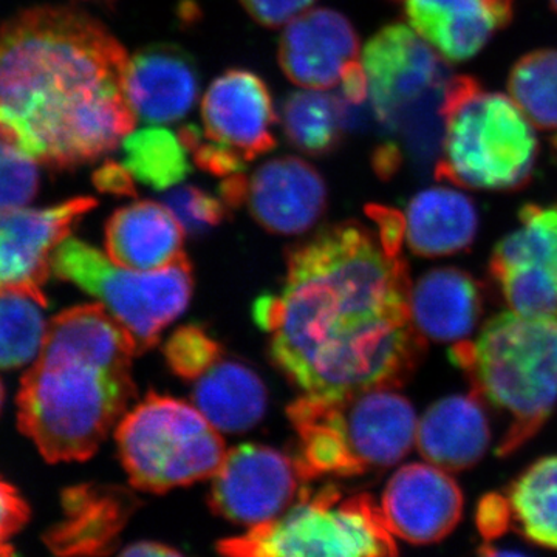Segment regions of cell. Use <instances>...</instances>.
Masks as SVG:
<instances>
[{
    "mask_svg": "<svg viewBox=\"0 0 557 557\" xmlns=\"http://www.w3.org/2000/svg\"><path fill=\"white\" fill-rule=\"evenodd\" d=\"M134 175L123 164L116 161H104L94 174V185L98 190L104 194H112V196L121 197H135L137 189H135Z\"/></svg>",
    "mask_w": 557,
    "mask_h": 557,
    "instance_id": "37",
    "label": "cell"
},
{
    "mask_svg": "<svg viewBox=\"0 0 557 557\" xmlns=\"http://www.w3.org/2000/svg\"><path fill=\"white\" fill-rule=\"evenodd\" d=\"M127 51L84 11L35 7L0 25V137L38 163L73 171L134 131Z\"/></svg>",
    "mask_w": 557,
    "mask_h": 557,
    "instance_id": "2",
    "label": "cell"
},
{
    "mask_svg": "<svg viewBox=\"0 0 557 557\" xmlns=\"http://www.w3.org/2000/svg\"><path fill=\"white\" fill-rule=\"evenodd\" d=\"M401 152L395 143H384L373 152L372 166L381 178L387 180L397 174L399 164H401Z\"/></svg>",
    "mask_w": 557,
    "mask_h": 557,
    "instance_id": "40",
    "label": "cell"
},
{
    "mask_svg": "<svg viewBox=\"0 0 557 557\" xmlns=\"http://www.w3.org/2000/svg\"><path fill=\"white\" fill-rule=\"evenodd\" d=\"M164 357L175 375L196 381L222 358V348L205 330L188 325L168 339Z\"/></svg>",
    "mask_w": 557,
    "mask_h": 557,
    "instance_id": "32",
    "label": "cell"
},
{
    "mask_svg": "<svg viewBox=\"0 0 557 557\" xmlns=\"http://www.w3.org/2000/svg\"><path fill=\"white\" fill-rule=\"evenodd\" d=\"M219 432L196 406L149 394L121 418L116 443L132 485L160 494L214 478L226 456Z\"/></svg>",
    "mask_w": 557,
    "mask_h": 557,
    "instance_id": "8",
    "label": "cell"
},
{
    "mask_svg": "<svg viewBox=\"0 0 557 557\" xmlns=\"http://www.w3.org/2000/svg\"><path fill=\"white\" fill-rule=\"evenodd\" d=\"M64 520L46 534L47 547L57 555H104L115 545L137 500L116 486L70 487L62 496Z\"/></svg>",
    "mask_w": 557,
    "mask_h": 557,
    "instance_id": "20",
    "label": "cell"
},
{
    "mask_svg": "<svg viewBox=\"0 0 557 557\" xmlns=\"http://www.w3.org/2000/svg\"><path fill=\"white\" fill-rule=\"evenodd\" d=\"M46 295L28 288H0V369H17L38 358L47 324Z\"/></svg>",
    "mask_w": 557,
    "mask_h": 557,
    "instance_id": "28",
    "label": "cell"
},
{
    "mask_svg": "<svg viewBox=\"0 0 557 557\" xmlns=\"http://www.w3.org/2000/svg\"><path fill=\"white\" fill-rule=\"evenodd\" d=\"M362 65L373 112L383 126L421 138L442 129L440 113L448 76L434 47L412 27L391 24L366 46Z\"/></svg>",
    "mask_w": 557,
    "mask_h": 557,
    "instance_id": "10",
    "label": "cell"
},
{
    "mask_svg": "<svg viewBox=\"0 0 557 557\" xmlns=\"http://www.w3.org/2000/svg\"><path fill=\"white\" fill-rule=\"evenodd\" d=\"M226 556L359 557L397 553L381 508L366 494L344 496L335 486L309 491L284 515L218 545Z\"/></svg>",
    "mask_w": 557,
    "mask_h": 557,
    "instance_id": "7",
    "label": "cell"
},
{
    "mask_svg": "<svg viewBox=\"0 0 557 557\" xmlns=\"http://www.w3.org/2000/svg\"><path fill=\"white\" fill-rule=\"evenodd\" d=\"M205 138L207 137H201L189 152L201 171L215 177H228L231 174L245 171L248 161H245L240 153L212 139L208 138V141H205Z\"/></svg>",
    "mask_w": 557,
    "mask_h": 557,
    "instance_id": "34",
    "label": "cell"
},
{
    "mask_svg": "<svg viewBox=\"0 0 557 557\" xmlns=\"http://www.w3.org/2000/svg\"><path fill=\"white\" fill-rule=\"evenodd\" d=\"M508 90L533 126L557 132L556 49L531 51L520 58L509 73Z\"/></svg>",
    "mask_w": 557,
    "mask_h": 557,
    "instance_id": "30",
    "label": "cell"
},
{
    "mask_svg": "<svg viewBox=\"0 0 557 557\" xmlns=\"http://www.w3.org/2000/svg\"><path fill=\"white\" fill-rule=\"evenodd\" d=\"M121 555L132 557H174L182 555V553L170 547V545L160 544V542H137V544H132L131 547L124 548Z\"/></svg>",
    "mask_w": 557,
    "mask_h": 557,
    "instance_id": "41",
    "label": "cell"
},
{
    "mask_svg": "<svg viewBox=\"0 0 557 557\" xmlns=\"http://www.w3.org/2000/svg\"><path fill=\"white\" fill-rule=\"evenodd\" d=\"M193 405L220 432L240 434L262 420L265 384L248 366L220 358L196 380Z\"/></svg>",
    "mask_w": 557,
    "mask_h": 557,
    "instance_id": "25",
    "label": "cell"
},
{
    "mask_svg": "<svg viewBox=\"0 0 557 557\" xmlns=\"http://www.w3.org/2000/svg\"><path fill=\"white\" fill-rule=\"evenodd\" d=\"M39 183L36 160L0 137V209L27 207L38 194Z\"/></svg>",
    "mask_w": 557,
    "mask_h": 557,
    "instance_id": "31",
    "label": "cell"
},
{
    "mask_svg": "<svg viewBox=\"0 0 557 557\" xmlns=\"http://www.w3.org/2000/svg\"><path fill=\"white\" fill-rule=\"evenodd\" d=\"M51 273L100 300L127 330L138 354L159 343L161 332L189 306L193 270L188 258L166 269L121 267L86 242L67 237L51 258Z\"/></svg>",
    "mask_w": 557,
    "mask_h": 557,
    "instance_id": "9",
    "label": "cell"
},
{
    "mask_svg": "<svg viewBox=\"0 0 557 557\" xmlns=\"http://www.w3.org/2000/svg\"><path fill=\"white\" fill-rule=\"evenodd\" d=\"M249 178L244 172L231 174L220 185V199L225 201L226 207L237 208L247 203Z\"/></svg>",
    "mask_w": 557,
    "mask_h": 557,
    "instance_id": "39",
    "label": "cell"
},
{
    "mask_svg": "<svg viewBox=\"0 0 557 557\" xmlns=\"http://www.w3.org/2000/svg\"><path fill=\"white\" fill-rule=\"evenodd\" d=\"M490 267L509 310L557 314V203L520 209L518 228L498 242Z\"/></svg>",
    "mask_w": 557,
    "mask_h": 557,
    "instance_id": "12",
    "label": "cell"
},
{
    "mask_svg": "<svg viewBox=\"0 0 557 557\" xmlns=\"http://www.w3.org/2000/svg\"><path fill=\"white\" fill-rule=\"evenodd\" d=\"M185 228L164 203L139 200L116 209L106 225V255L138 271L166 269L185 258Z\"/></svg>",
    "mask_w": 557,
    "mask_h": 557,
    "instance_id": "21",
    "label": "cell"
},
{
    "mask_svg": "<svg viewBox=\"0 0 557 557\" xmlns=\"http://www.w3.org/2000/svg\"><path fill=\"white\" fill-rule=\"evenodd\" d=\"M490 442V421L482 403L472 395L438 399L418 421V450L429 463L445 471L474 467Z\"/></svg>",
    "mask_w": 557,
    "mask_h": 557,
    "instance_id": "22",
    "label": "cell"
},
{
    "mask_svg": "<svg viewBox=\"0 0 557 557\" xmlns=\"http://www.w3.org/2000/svg\"><path fill=\"white\" fill-rule=\"evenodd\" d=\"M298 463L262 445H240L212 478L211 508L237 525L258 527L284 515L306 491Z\"/></svg>",
    "mask_w": 557,
    "mask_h": 557,
    "instance_id": "11",
    "label": "cell"
},
{
    "mask_svg": "<svg viewBox=\"0 0 557 557\" xmlns=\"http://www.w3.org/2000/svg\"><path fill=\"white\" fill-rule=\"evenodd\" d=\"M347 104L324 90L292 91L281 106L282 131L289 145L307 156L333 152L347 124Z\"/></svg>",
    "mask_w": 557,
    "mask_h": 557,
    "instance_id": "26",
    "label": "cell"
},
{
    "mask_svg": "<svg viewBox=\"0 0 557 557\" xmlns=\"http://www.w3.org/2000/svg\"><path fill=\"white\" fill-rule=\"evenodd\" d=\"M97 205L78 197L44 209H0V288L42 292L53 252Z\"/></svg>",
    "mask_w": 557,
    "mask_h": 557,
    "instance_id": "13",
    "label": "cell"
},
{
    "mask_svg": "<svg viewBox=\"0 0 557 557\" xmlns=\"http://www.w3.org/2000/svg\"><path fill=\"white\" fill-rule=\"evenodd\" d=\"M515 0H406V17L445 61L471 60L507 27Z\"/></svg>",
    "mask_w": 557,
    "mask_h": 557,
    "instance_id": "19",
    "label": "cell"
},
{
    "mask_svg": "<svg viewBox=\"0 0 557 557\" xmlns=\"http://www.w3.org/2000/svg\"><path fill=\"white\" fill-rule=\"evenodd\" d=\"M549 5H552V9L557 13V0H549Z\"/></svg>",
    "mask_w": 557,
    "mask_h": 557,
    "instance_id": "43",
    "label": "cell"
},
{
    "mask_svg": "<svg viewBox=\"0 0 557 557\" xmlns=\"http://www.w3.org/2000/svg\"><path fill=\"white\" fill-rule=\"evenodd\" d=\"M3 395H5V392H3L2 381H0V410H2Z\"/></svg>",
    "mask_w": 557,
    "mask_h": 557,
    "instance_id": "42",
    "label": "cell"
},
{
    "mask_svg": "<svg viewBox=\"0 0 557 557\" xmlns=\"http://www.w3.org/2000/svg\"><path fill=\"white\" fill-rule=\"evenodd\" d=\"M30 518V508L16 490L0 480V556L13 555L9 541Z\"/></svg>",
    "mask_w": 557,
    "mask_h": 557,
    "instance_id": "35",
    "label": "cell"
},
{
    "mask_svg": "<svg viewBox=\"0 0 557 557\" xmlns=\"http://www.w3.org/2000/svg\"><path fill=\"white\" fill-rule=\"evenodd\" d=\"M137 346L101 304L51 319L17 395V423L50 463L84 461L126 416L137 394Z\"/></svg>",
    "mask_w": 557,
    "mask_h": 557,
    "instance_id": "3",
    "label": "cell"
},
{
    "mask_svg": "<svg viewBox=\"0 0 557 557\" xmlns=\"http://www.w3.org/2000/svg\"><path fill=\"white\" fill-rule=\"evenodd\" d=\"M124 166L141 185L156 190L174 188L188 177V149L164 127H145L123 139Z\"/></svg>",
    "mask_w": 557,
    "mask_h": 557,
    "instance_id": "29",
    "label": "cell"
},
{
    "mask_svg": "<svg viewBox=\"0 0 557 557\" xmlns=\"http://www.w3.org/2000/svg\"><path fill=\"white\" fill-rule=\"evenodd\" d=\"M252 219L277 236L309 231L327 208V186L313 164L299 157L267 161L249 178Z\"/></svg>",
    "mask_w": 557,
    "mask_h": 557,
    "instance_id": "17",
    "label": "cell"
},
{
    "mask_svg": "<svg viewBox=\"0 0 557 557\" xmlns=\"http://www.w3.org/2000/svg\"><path fill=\"white\" fill-rule=\"evenodd\" d=\"M480 311V289L465 271L431 270L410 285V322L423 338L460 343L475 329Z\"/></svg>",
    "mask_w": 557,
    "mask_h": 557,
    "instance_id": "23",
    "label": "cell"
},
{
    "mask_svg": "<svg viewBox=\"0 0 557 557\" xmlns=\"http://www.w3.org/2000/svg\"><path fill=\"white\" fill-rule=\"evenodd\" d=\"M200 91L196 61L174 44H153L127 61L124 94L146 123H174L188 115Z\"/></svg>",
    "mask_w": 557,
    "mask_h": 557,
    "instance_id": "18",
    "label": "cell"
},
{
    "mask_svg": "<svg viewBox=\"0 0 557 557\" xmlns=\"http://www.w3.org/2000/svg\"><path fill=\"white\" fill-rule=\"evenodd\" d=\"M507 504L528 541L557 552V456L525 469L509 487Z\"/></svg>",
    "mask_w": 557,
    "mask_h": 557,
    "instance_id": "27",
    "label": "cell"
},
{
    "mask_svg": "<svg viewBox=\"0 0 557 557\" xmlns=\"http://www.w3.org/2000/svg\"><path fill=\"white\" fill-rule=\"evenodd\" d=\"M479 228L478 209L453 188H429L410 200L405 215V239L424 258H440L467 249Z\"/></svg>",
    "mask_w": 557,
    "mask_h": 557,
    "instance_id": "24",
    "label": "cell"
},
{
    "mask_svg": "<svg viewBox=\"0 0 557 557\" xmlns=\"http://www.w3.org/2000/svg\"><path fill=\"white\" fill-rule=\"evenodd\" d=\"M278 64L302 89L329 90L338 86L344 70L358 61L359 38L338 11L313 9L288 22L278 40Z\"/></svg>",
    "mask_w": 557,
    "mask_h": 557,
    "instance_id": "16",
    "label": "cell"
},
{
    "mask_svg": "<svg viewBox=\"0 0 557 557\" xmlns=\"http://www.w3.org/2000/svg\"><path fill=\"white\" fill-rule=\"evenodd\" d=\"M164 205L174 212L185 231L199 234L226 219L225 201L215 199L196 186H180L168 193Z\"/></svg>",
    "mask_w": 557,
    "mask_h": 557,
    "instance_id": "33",
    "label": "cell"
},
{
    "mask_svg": "<svg viewBox=\"0 0 557 557\" xmlns=\"http://www.w3.org/2000/svg\"><path fill=\"white\" fill-rule=\"evenodd\" d=\"M475 392L512 421L502 450L518 448L557 405V314H497L457 348Z\"/></svg>",
    "mask_w": 557,
    "mask_h": 557,
    "instance_id": "5",
    "label": "cell"
},
{
    "mask_svg": "<svg viewBox=\"0 0 557 557\" xmlns=\"http://www.w3.org/2000/svg\"><path fill=\"white\" fill-rule=\"evenodd\" d=\"M287 413L298 432L295 460L306 482L394 467L417 443L416 410L395 387L341 397L302 394Z\"/></svg>",
    "mask_w": 557,
    "mask_h": 557,
    "instance_id": "4",
    "label": "cell"
},
{
    "mask_svg": "<svg viewBox=\"0 0 557 557\" xmlns=\"http://www.w3.org/2000/svg\"><path fill=\"white\" fill-rule=\"evenodd\" d=\"M381 512L394 536L409 544L442 541L460 522L463 496L448 471L432 463H410L388 480Z\"/></svg>",
    "mask_w": 557,
    "mask_h": 557,
    "instance_id": "14",
    "label": "cell"
},
{
    "mask_svg": "<svg viewBox=\"0 0 557 557\" xmlns=\"http://www.w3.org/2000/svg\"><path fill=\"white\" fill-rule=\"evenodd\" d=\"M317 0H240L249 16L263 27L278 28L298 17Z\"/></svg>",
    "mask_w": 557,
    "mask_h": 557,
    "instance_id": "36",
    "label": "cell"
},
{
    "mask_svg": "<svg viewBox=\"0 0 557 557\" xmlns=\"http://www.w3.org/2000/svg\"><path fill=\"white\" fill-rule=\"evenodd\" d=\"M341 86H343V98L350 106L362 104L368 100L369 79L362 62H351L341 76Z\"/></svg>",
    "mask_w": 557,
    "mask_h": 557,
    "instance_id": "38",
    "label": "cell"
},
{
    "mask_svg": "<svg viewBox=\"0 0 557 557\" xmlns=\"http://www.w3.org/2000/svg\"><path fill=\"white\" fill-rule=\"evenodd\" d=\"M205 135L252 161L276 148L277 121L267 84L249 70L233 69L209 86L201 100Z\"/></svg>",
    "mask_w": 557,
    "mask_h": 557,
    "instance_id": "15",
    "label": "cell"
},
{
    "mask_svg": "<svg viewBox=\"0 0 557 557\" xmlns=\"http://www.w3.org/2000/svg\"><path fill=\"white\" fill-rule=\"evenodd\" d=\"M440 113L443 138L435 178L482 190L519 189L530 182L537 138L512 98L456 76L446 84Z\"/></svg>",
    "mask_w": 557,
    "mask_h": 557,
    "instance_id": "6",
    "label": "cell"
},
{
    "mask_svg": "<svg viewBox=\"0 0 557 557\" xmlns=\"http://www.w3.org/2000/svg\"><path fill=\"white\" fill-rule=\"evenodd\" d=\"M553 150L557 153V135H555V138H553Z\"/></svg>",
    "mask_w": 557,
    "mask_h": 557,
    "instance_id": "44",
    "label": "cell"
},
{
    "mask_svg": "<svg viewBox=\"0 0 557 557\" xmlns=\"http://www.w3.org/2000/svg\"><path fill=\"white\" fill-rule=\"evenodd\" d=\"M398 245L358 222L325 226L288 251L277 296L255 317L271 358L306 395L341 397L395 387L416 366L421 336Z\"/></svg>",
    "mask_w": 557,
    "mask_h": 557,
    "instance_id": "1",
    "label": "cell"
}]
</instances>
